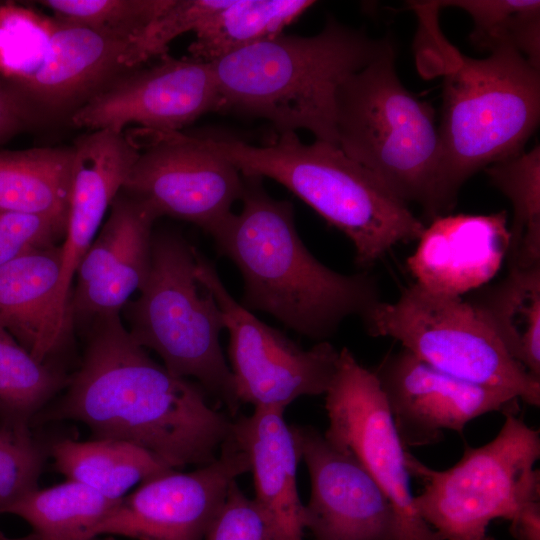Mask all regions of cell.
I'll return each instance as SVG.
<instances>
[{
	"label": "cell",
	"mask_w": 540,
	"mask_h": 540,
	"mask_svg": "<svg viewBox=\"0 0 540 540\" xmlns=\"http://www.w3.org/2000/svg\"><path fill=\"white\" fill-rule=\"evenodd\" d=\"M139 130L129 136L138 157L122 191L148 204L158 217L184 220L212 235L241 199V172L200 136Z\"/></svg>",
	"instance_id": "7c38bea8"
},
{
	"label": "cell",
	"mask_w": 540,
	"mask_h": 540,
	"mask_svg": "<svg viewBox=\"0 0 540 540\" xmlns=\"http://www.w3.org/2000/svg\"><path fill=\"white\" fill-rule=\"evenodd\" d=\"M361 318L369 335L393 338L444 373L540 405V379L510 355L463 297L434 294L414 283L396 301L380 300Z\"/></svg>",
	"instance_id": "9c48e42d"
},
{
	"label": "cell",
	"mask_w": 540,
	"mask_h": 540,
	"mask_svg": "<svg viewBox=\"0 0 540 540\" xmlns=\"http://www.w3.org/2000/svg\"><path fill=\"white\" fill-rule=\"evenodd\" d=\"M242 208L211 235L218 252L239 269L241 304L272 315L287 328L326 341L353 315L362 317L380 301L367 272L341 274L322 264L300 239L293 204L276 200L262 178L244 176Z\"/></svg>",
	"instance_id": "7a4b0ae2"
},
{
	"label": "cell",
	"mask_w": 540,
	"mask_h": 540,
	"mask_svg": "<svg viewBox=\"0 0 540 540\" xmlns=\"http://www.w3.org/2000/svg\"><path fill=\"white\" fill-rule=\"evenodd\" d=\"M438 7H456L473 20L469 35L478 50L492 53L510 48L540 69V2L535 0L436 1Z\"/></svg>",
	"instance_id": "f546056e"
},
{
	"label": "cell",
	"mask_w": 540,
	"mask_h": 540,
	"mask_svg": "<svg viewBox=\"0 0 540 540\" xmlns=\"http://www.w3.org/2000/svg\"><path fill=\"white\" fill-rule=\"evenodd\" d=\"M73 147L0 151V209L67 225Z\"/></svg>",
	"instance_id": "603a6c76"
},
{
	"label": "cell",
	"mask_w": 540,
	"mask_h": 540,
	"mask_svg": "<svg viewBox=\"0 0 540 540\" xmlns=\"http://www.w3.org/2000/svg\"><path fill=\"white\" fill-rule=\"evenodd\" d=\"M509 244L506 211L440 215L426 225L407 266L423 289L462 297L496 275Z\"/></svg>",
	"instance_id": "d6986e66"
},
{
	"label": "cell",
	"mask_w": 540,
	"mask_h": 540,
	"mask_svg": "<svg viewBox=\"0 0 540 540\" xmlns=\"http://www.w3.org/2000/svg\"><path fill=\"white\" fill-rule=\"evenodd\" d=\"M47 452L30 433L0 427V514L38 489Z\"/></svg>",
	"instance_id": "d6a6232c"
},
{
	"label": "cell",
	"mask_w": 540,
	"mask_h": 540,
	"mask_svg": "<svg viewBox=\"0 0 540 540\" xmlns=\"http://www.w3.org/2000/svg\"><path fill=\"white\" fill-rule=\"evenodd\" d=\"M490 182L513 207L509 228L508 268L540 265V147L499 161L485 169Z\"/></svg>",
	"instance_id": "f1b7e54d"
},
{
	"label": "cell",
	"mask_w": 540,
	"mask_h": 540,
	"mask_svg": "<svg viewBox=\"0 0 540 540\" xmlns=\"http://www.w3.org/2000/svg\"><path fill=\"white\" fill-rule=\"evenodd\" d=\"M219 109L211 63L167 54L148 67L127 70L106 84L69 118L79 128L124 133L140 129L181 131Z\"/></svg>",
	"instance_id": "5bb4252c"
},
{
	"label": "cell",
	"mask_w": 540,
	"mask_h": 540,
	"mask_svg": "<svg viewBox=\"0 0 540 540\" xmlns=\"http://www.w3.org/2000/svg\"><path fill=\"white\" fill-rule=\"evenodd\" d=\"M314 4L311 0H230L194 33L190 57L211 63L271 39Z\"/></svg>",
	"instance_id": "4316f807"
},
{
	"label": "cell",
	"mask_w": 540,
	"mask_h": 540,
	"mask_svg": "<svg viewBox=\"0 0 540 540\" xmlns=\"http://www.w3.org/2000/svg\"><path fill=\"white\" fill-rule=\"evenodd\" d=\"M230 0H172L170 5L140 34L134 37L124 55L127 69L167 54L169 44L178 36L195 33L215 12Z\"/></svg>",
	"instance_id": "1f68e13d"
},
{
	"label": "cell",
	"mask_w": 540,
	"mask_h": 540,
	"mask_svg": "<svg viewBox=\"0 0 540 540\" xmlns=\"http://www.w3.org/2000/svg\"><path fill=\"white\" fill-rule=\"evenodd\" d=\"M195 275L222 311L228 356L240 403L285 410L302 396L325 394L339 351L327 341L303 349L268 326L227 291L213 264L195 250Z\"/></svg>",
	"instance_id": "30bf717a"
},
{
	"label": "cell",
	"mask_w": 540,
	"mask_h": 540,
	"mask_svg": "<svg viewBox=\"0 0 540 540\" xmlns=\"http://www.w3.org/2000/svg\"><path fill=\"white\" fill-rule=\"evenodd\" d=\"M121 500H111L97 491L66 480L23 496L3 514L22 518L31 532L9 538L0 532V540H113L95 536L93 529Z\"/></svg>",
	"instance_id": "484cf974"
},
{
	"label": "cell",
	"mask_w": 540,
	"mask_h": 540,
	"mask_svg": "<svg viewBox=\"0 0 540 540\" xmlns=\"http://www.w3.org/2000/svg\"><path fill=\"white\" fill-rule=\"evenodd\" d=\"M211 151L244 176L273 179L344 233L355 262L368 269L392 247L418 240L426 225L371 172L335 144L303 143L296 132L279 134L266 146L200 136Z\"/></svg>",
	"instance_id": "277c9868"
},
{
	"label": "cell",
	"mask_w": 540,
	"mask_h": 540,
	"mask_svg": "<svg viewBox=\"0 0 540 540\" xmlns=\"http://www.w3.org/2000/svg\"><path fill=\"white\" fill-rule=\"evenodd\" d=\"M539 118V68L510 48L483 59L459 54L443 84L438 216L475 173L523 152Z\"/></svg>",
	"instance_id": "5b68a950"
},
{
	"label": "cell",
	"mask_w": 540,
	"mask_h": 540,
	"mask_svg": "<svg viewBox=\"0 0 540 540\" xmlns=\"http://www.w3.org/2000/svg\"><path fill=\"white\" fill-rule=\"evenodd\" d=\"M69 209L63 249L62 295L71 301L77 267L138 157L124 133L90 130L73 144Z\"/></svg>",
	"instance_id": "44dd1931"
},
{
	"label": "cell",
	"mask_w": 540,
	"mask_h": 540,
	"mask_svg": "<svg viewBox=\"0 0 540 540\" xmlns=\"http://www.w3.org/2000/svg\"><path fill=\"white\" fill-rule=\"evenodd\" d=\"M62 269V244L0 266V327L40 362L59 352L72 333L73 311L62 295Z\"/></svg>",
	"instance_id": "ffe728a7"
},
{
	"label": "cell",
	"mask_w": 540,
	"mask_h": 540,
	"mask_svg": "<svg viewBox=\"0 0 540 540\" xmlns=\"http://www.w3.org/2000/svg\"><path fill=\"white\" fill-rule=\"evenodd\" d=\"M195 249L175 232L153 233L140 296L123 307L128 331L140 346L156 352L172 375L195 378L235 415L241 403L219 342L223 315L196 278Z\"/></svg>",
	"instance_id": "52a82bcc"
},
{
	"label": "cell",
	"mask_w": 540,
	"mask_h": 540,
	"mask_svg": "<svg viewBox=\"0 0 540 540\" xmlns=\"http://www.w3.org/2000/svg\"><path fill=\"white\" fill-rule=\"evenodd\" d=\"M373 372L407 450L439 442L445 430L462 433L487 413L519 412L515 394L451 376L404 348L386 355Z\"/></svg>",
	"instance_id": "9a60e30c"
},
{
	"label": "cell",
	"mask_w": 540,
	"mask_h": 540,
	"mask_svg": "<svg viewBox=\"0 0 540 540\" xmlns=\"http://www.w3.org/2000/svg\"><path fill=\"white\" fill-rule=\"evenodd\" d=\"M49 453L67 480L83 484L111 500H122L137 483L175 470L149 451L116 439L59 440Z\"/></svg>",
	"instance_id": "d4e9b609"
},
{
	"label": "cell",
	"mask_w": 540,
	"mask_h": 540,
	"mask_svg": "<svg viewBox=\"0 0 540 540\" xmlns=\"http://www.w3.org/2000/svg\"><path fill=\"white\" fill-rule=\"evenodd\" d=\"M510 533L516 540H540V501L527 506L510 522Z\"/></svg>",
	"instance_id": "8d00e7d4"
},
{
	"label": "cell",
	"mask_w": 540,
	"mask_h": 540,
	"mask_svg": "<svg viewBox=\"0 0 540 540\" xmlns=\"http://www.w3.org/2000/svg\"><path fill=\"white\" fill-rule=\"evenodd\" d=\"M250 471L247 453L231 436L216 459L182 473L147 480L93 529V534L133 540H204L228 488Z\"/></svg>",
	"instance_id": "4fadbf2b"
},
{
	"label": "cell",
	"mask_w": 540,
	"mask_h": 540,
	"mask_svg": "<svg viewBox=\"0 0 540 540\" xmlns=\"http://www.w3.org/2000/svg\"><path fill=\"white\" fill-rule=\"evenodd\" d=\"M66 226L48 217L0 209V266L35 249L57 245Z\"/></svg>",
	"instance_id": "e575fe53"
},
{
	"label": "cell",
	"mask_w": 540,
	"mask_h": 540,
	"mask_svg": "<svg viewBox=\"0 0 540 540\" xmlns=\"http://www.w3.org/2000/svg\"><path fill=\"white\" fill-rule=\"evenodd\" d=\"M392 42L329 19L312 36L280 34L211 62L219 109L304 129L337 145L336 93Z\"/></svg>",
	"instance_id": "3957f363"
},
{
	"label": "cell",
	"mask_w": 540,
	"mask_h": 540,
	"mask_svg": "<svg viewBox=\"0 0 540 540\" xmlns=\"http://www.w3.org/2000/svg\"><path fill=\"white\" fill-rule=\"evenodd\" d=\"M539 457V431L512 413L490 442L466 446L448 469L430 468L407 450L410 477L423 485L415 509L442 540H495L488 533L493 520L511 522L540 501Z\"/></svg>",
	"instance_id": "ba28073f"
},
{
	"label": "cell",
	"mask_w": 540,
	"mask_h": 540,
	"mask_svg": "<svg viewBox=\"0 0 540 540\" xmlns=\"http://www.w3.org/2000/svg\"><path fill=\"white\" fill-rule=\"evenodd\" d=\"M129 43L130 39L55 18L40 65L8 92L33 125L70 118L106 84L130 70L124 64Z\"/></svg>",
	"instance_id": "e0dca14e"
},
{
	"label": "cell",
	"mask_w": 540,
	"mask_h": 540,
	"mask_svg": "<svg viewBox=\"0 0 540 540\" xmlns=\"http://www.w3.org/2000/svg\"><path fill=\"white\" fill-rule=\"evenodd\" d=\"M335 125L345 154L398 198L438 216L441 146L434 109L401 83L392 43L340 84Z\"/></svg>",
	"instance_id": "8992f818"
},
{
	"label": "cell",
	"mask_w": 540,
	"mask_h": 540,
	"mask_svg": "<svg viewBox=\"0 0 540 540\" xmlns=\"http://www.w3.org/2000/svg\"><path fill=\"white\" fill-rule=\"evenodd\" d=\"M110 214L82 257L71 295L73 319L119 313L144 284L151 264L153 224L158 217L145 202L120 191Z\"/></svg>",
	"instance_id": "ac0fdd59"
},
{
	"label": "cell",
	"mask_w": 540,
	"mask_h": 540,
	"mask_svg": "<svg viewBox=\"0 0 540 540\" xmlns=\"http://www.w3.org/2000/svg\"><path fill=\"white\" fill-rule=\"evenodd\" d=\"M285 410L254 408L233 421L232 437L247 453L254 500L289 540H303L304 504L297 489L299 451Z\"/></svg>",
	"instance_id": "7402d4cb"
},
{
	"label": "cell",
	"mask_w": 540,
	"mask_h": 540,
	"mask_svg": "<svg viewBox=\"0 0 540 540\" xmlns=\"http://www.w3.org/2000/svg\"><path fill=\"white\" fill-rule=\"evenodd\" d=\"M291 428L311 482L305 529L316 540H395L394 509L360 461L312 426Z\"/></svg>",
	"instance_id": "2e32d148"
},
{
	"label": "cell",
	"mask_w": 540,
	"mask_h": 540,
	"mask_svg": "<svg viewBox=\"0 0 540 540\" xmlns=\"http://www.w3.org/2000/svg\"><path fill=\"white\" fill-rule=\"evenodd\" d=\"M204 540H289L254 499L233 481Z\"/></svg>",
	"instance_id": "836d02e7"
},
{
	"label": "cell",
	"mask_w": 540,
	"mask_h": 540,
	"mask_svg": "<svg viewBox=\"0 0 540 540\" xmlns=\"http://www.w3.org/2000/svg\"><path fill=\"white\" fill-rule=\"evenodd\" d=\"M329 425L324 436L350 451L390 501L396 517L395 540H442L418 514L406 466L407 449L396 430L380 383L352 351H339L325 393Z\"/></svg>",
	"instance_id": "8fae6325"
},
{
	"label": "cell",
	"mask_w": 540,
	"mask_h": 540,
	"mask_svg": "<svg viewBox=\"0 0 540 540\" xmlns=\"http://www.w3.org/2000/svg\"><path fill=\"white\" fill-rule=\"evenodd\" d=\"M172 0H41L53 17L132 40Z\"/></svg>",
	"instance_id": "4dcf8cb0"
},
{
	"label": "cell",
	"mask_w": 540,
	"mask_h": 540,
	"mask_svg": "<svg viewBox=\"0 0 540 540\" xmlns=\"http://www.w3.org/2000/svg\"><path fill=\"white\" fill-rule=\"evenodd\" d=\"M27 114L0 82V143L29 128Z\"/></svg>",
	"instance_id": "d590c367"
},
{
	"label": "cell",
	"mask_w": 540,
	"mask_h": 540,
	"mask_svg": "<svg viewBox=\"0 0 540 540\" xmlns=\"http://www.w3.org/2000/svg\"><path fill=\"white\" fill-rule=\"evenodd\" d=\"M66 388L34 422L79 421L94 439L132 443L173 469L211 463L232 436L233 421L207 404L204 389L152 360L119 313L92 319Z\"/></svg>",
	"instance_id": "6da1fadb"
},
{
	"label": "cell",
	"mask_w": 540,
	"mask_h": 540,
	"mask_svg": "<svg viewBox=\"0 0 540 540\" xmlns=\"http://www.w3.org/2000/svg\"><path fill=\"white\" fill-rule=\"evenodd\" d=\"M69 378L35 359L0 327V427L30 433L31 423Z\"/></svg>",
	"instance_id": "83f0119b"
},
{
	"label": "cell",
	"mask_w": 540,
	"mask_h": 540,
	"mask_svg": "<svg viewBox=\"0 0 540 540\" xmlns=\"http://www.w3.org/2000/svg\"><path fill=\"white\" fill-rule=\"evenodd\" d=\"M0 4H1V2H0Z\"/></svg>",
	"instance_id": "74e56055"
},
{
	"label": "cell",
	"mask_w": 540,
	"mask_h": 540,
	"mask_svg": "<svg viewBox=\"0 0 540 540\" xmlns=\"http://www.w3.org/2000/svg\"><path fill=\"white\" fill-rule=\"evenodd\" d=\"M508 269L503 280L475 290L466 300L510 355L540 379V265Z\"/></svg>",
	"instance_id": "cb8c5ba5"
}]
</instances>
